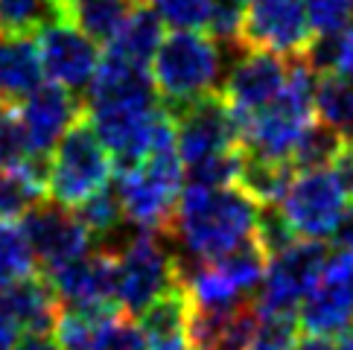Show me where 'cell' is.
Wrapping results in <instances>:
<instances>
[{
    "mask_svg": "<svg viewBox=\"0 0 353 350\" xmlns=\"http://www.w3.org/2000/svg\"><path fill=\"white\" fill-rule=\"evenodd\" d=\"M263 207L243 187H199L181 190L170 236L196 262L222 260L257 240Z\"/></svg>",
    "mask_w": 353,
    "mask_h": 350,
    "instance_id": "obj_1",
    "label": "cell"
},
{
    "mask_svg": "<svg viewBox=\"0 0 353 350\" xmlns=\"http://www.w3.org/2000/svg\"><path fill=\"white\" fill-rule=\"evenodd\" d=\"M222 68L225 61L219 41L199 30H175L161 41L149 73H152L161 103L175 114L216 94Z\"/></svg>",
    "mask_w": 353,
    "mask_h": 350,
    "instance_id": "obj_2",
    "label": "cell"
},
{
    "mask_svg": "<svg viewBox=\"0 0 353 350\" xmlns=\"http://www.w3.org/2000/svg\"><path fill=\"white\" fill-rule=\"evenodd\" d=\"M184 178L187 172L175 146L161 149L134 167H123L117 172L114 190L120 196L125 222H132L137 231L170 234Z\"/></svg>",
    "mask_w": 353,
    "mask_h": 350,
    "instance_id": "obj_3",
    "label": "cell"
},
{
    "mask_svg": "<svg viewBox=\"0 0 353 350\" xmlns=\"http://www.w3.org/2000/svg\"><path fill=\"white\" fill-rule=\"evenodd\" d=\"M111 164L114 158L99 141L97 129L88 114L73 126L50 155L47 196L50 202L77 210L91 196L103 193L111 181Z\"/></svg>",
    "mask_w": 353,
    "mask_h": 350,
    "instance_id": "obj_4",
    "label": "cell"
},
{
    "mask_svg": "<svg viewBox=\"0 0 353 350\" xmlns=\"http://www.w3.org/2000/svg\"><path fill=\"white\" fill-rule=\"evenodd\" d=\"M117 280H120V307L137 316L146 312L161 295L181 286V257L170 251L163 234L134 231L114 248Z\"/></svg>",
    "mask_w": 353,
    "mask_h": 350,
    "instance_id": "obj_5",
    "label": "cell"
},
{
    "mask_svg": "<svg viewBox=\"0 0 353 350\" xmlns=\"http://www.w3.org/2000/svg\"><path fill=\"white\" fill-rule=\"evenodd\" d=\"M172 120H175V149H179L184 172L190 167L205 164V161L243 152V126H239L234 111L225 105L219 91L175 111Z\"/></svg>",
    "mask_w": 353,
    "mask_h": 350,
    "instance_id": "obj_6",
    "label": "cell"
},
{
    "mask_svg": "<svg viewBox=\"0 0 353 350\" xmlns=\"http://www.w3.org/2000/svg\"><path fill=\"white\" fill-rule=\"evenodd\" d=\"M312 44L315 32L310 27L304 0H251L239 35L243 50L298 61L310 56Z\"/></svg>",
    "mask_w": 353,
    "mask_h": 350,
    "instance_id": "obj_7",
    "label": "cell"
},
{
    "mask_svg": "<svg viewBox=\"0 0 353 350\" xmlns=\"http://www.w3.org/2000/svg\"><path fill=\"white\" fill-rule=\"evenodd\" d=\"M327 266V248L312 240H298L283 254L269 260V271L254 298L257 316H295L315 289Z\"/></svg>",
    "mask_w": 353,
    "mask_h": 350,
    "instance_id": "obj_8",
    "label": "cell"
},
{
    "mask_svg": "<svg viewBox=\"0 0 353 350\" xmlns=\"http://www.w3.org/2000/svg\"><path fill=\"white\" fill-rule=\"evenodd\" d=\"M47 283L53 286L59 304L65 309L111 316L120 307V280H117V257L108 248L85 254L59 269L44 271Z\"/></svg>",
    "mask_w": 353,
    "mask_h": 350,
    "instance_id": "obj_9",
    "label": "cell"
},
{
    "mask_svg": "<svg viewBox=\"0 0 353 350\" xmlns=\"http://www.w3.org/2000/svg\"><path fill=\"white\" fill-rule=\"evenodd\" d=\"M347 207V196L336 181L333 169H310L295 172L289 193L281 202L283 216L295 228L301 240L321 243L333 236L339 219Z\"/></svg>",
    "mask_w": 353,
    "mask_h": 350,
    "instance_id": "obj_10",
    "label": "cell"
},
{
    "mask_svg": "<svg viewBox=\"0 0 353 350\" xmlns=\"http://www.w3.org/2000/svg\"><path fill=\"white\" fill-rule=\"evenodd\" d=\"M298 321L315 339H342L353 330V254L333 251L327 257L319 283L298 309Z\"/></svg>",
    "mask_w": 353,
    "mask_h": 350,
    "instance_id": "obj_11",
    "label": "cell"
},
{
    "mask_svg": "<svg viewBox=\"0 0 353 350\" xmlns=\"http://www.w3.org/2000/svg\"><path fill=\"white\" fill-rule=\"evenodd\" d=\"M289 65L292 61L277 59L272 53H257V50H245L234 61L219 94L225 105L236 114L239 126L260 114V111H266L283 94L289 82Z\"/></svg>",
    "mask_w": 353,
    "mask_h": 350,
    "instance_id": "obj_12",
    "label": "cell"
},
{
    "mask_svg": "<svg viewBox=\"0 0 353 350\" xmlns=\"http://www.w3.org/2000/svg\"><path fill=\"white\" fill-rule=\"evenodd\" d=\"M39 56L50 85H59L70 94L91 88L99 65H103L99 44L88 39L79 27H73L68 18L50 23L47 30L39 32Z\"/></svg>",
    "mask_w": 353,
    "mask_h": 350,
    "instance_id": "obj_13",
    "label": "cell"
},
{
    "mask_svg": "<svg viewBox=\"0 0 353 350\" xmlns=\"http://www.w3.org/2000/svg\"><path fill=\"white\" fill-rule=\"evenodd\" d=\"M21 225L27 231L35 260L44 266V271L91 254L94 248V236L88 234L77 210L61 207L56 202H39L32 210L23 214Z\"/></svg>",
    "mask_w": 353,
    "mask_h": 350,
    "instance_id": "obj_14",
    "label": "cell"
},
{
    "mask_svg": "<svg viewBox=\"0 0 353 350\" xmlns=\"http://www.w3.org/2000/svg\"><path fill=\"white\" fill-rule=\"evenodd\" d=\"M18 117L27 137L30 158H50L59 141L85 117L77 94L59 85H41L18 105Z\"/></svg>",
    "mask_w": 353,
    "mask_h": 350,
    "instance_id": "obj_15",
    "label": "cell"
},
{
    "mask_svg": "<svg viewBox=\"0 0 353 350\" xmlns=\"http://www.w3.org/2000/svg\"><path fill=\"white\" fill-rule=\"evenodd\" d=\"M193 301L184 286H175L167 295L141 312V330L149 350H193Z\"/></svg>",
    "mask_w": 353,
    "mask_h": 350,
    "instance_id": "obj_16",
    "label": "cell"
},
{
    "mask_svg": "<svg viewBox=\"0 0 353 350\" xmlns=\"http://www.w3.org/2000/svg\"><path fill=\"white\" fill-rule=\"evenodd\" d=\"M39 44L27 35L0 32V103L21 105L32 91L44 85Z\"/></svg>",
    "mask_w": 353,
    "mask_h": 350,
    "instance_id": "obj_17",
    "label": "cell"
},
{
    "mask_svg": "<svg viewBox=\"0 0 353 350\" xmlns=\"http://www.w3.org/2000/svg\"><path fill=\"white\" fill-rule=\"evenodd\" d=\"M163 39L167 35H163V21L158 18V12L146 0H137L132 15L125 18L123 30L114 35V41L108 44L105 53L120 56L125 61H132V65L152 68V59Z\"/></svg>",
    "mask_w": 353,
    "mask_h": 350,
    "instance_id": "obj_18",
    "label": "cell"
},
{
    "mask_svg": "<svg viewBox=\"0 0 353 350\" xmlns=\"http://www.w3.org/2000/svg\"><path fill=\"white\" fill-rule=\"evenodd\" d=\"M65 18L97 44H111L137 0H61Z\"/></svg>",
    "mask_w": 353,
    "mask_h": 350,
    "instance_id": "obj_19",
    "label": "cell"
},
{
    "mask_svg": "<svg viewBox=\"0 0 353 350\" xmlns=\"http://www.w3.org/2000/svg\"><path fill=\"white\" fill-rule=\"evenodd\" d=\"M292 178H295L292 164L243 155V169H239L236 187H243V190L254 198L260 207H281V202L289 193Z\"/></svg>",
    "mask_w": 353,
    "mask_h": 350,
    "instance_id": "obj_20",
    "label": "cell"
},
{
    "mask_svg": "<svg viewBox=\"0 0 353 350\" xmlns=\"http://www.w3.org/2000/svg\"><path fill=\"white\" fill-rule=\"evenodd\" d=\"M65 21L61 0H0V32L39 35L50 23Z\"/></svg>",
    "mask_w": 353,
    "mask_h": 350,
    "instance_id": "obj_21",
    "label": "cell"
},
{
    "mask_svg": "<svg viewBox=\"0 0 353 350\" xmlns=\"http://www.w3.org/2000/svg\"><path fill=\"white\" fill-rule=\"evenodd\" d=\"M315 120L339 134L353 132V82L339 73H319L315 82Z\"/></svg>",
    "mask_w": 353,
    "mask_h": 350,
    "instance_id": "obj_22",
    "label": "cell"
},
{
    "mask_svg": "<svg viewBox=\"0 0 353 350\" xmlns=\"http://www.w3.org/2000/svg\"><path fill=\"white\" fill-rule=\"evenodd\" d=\"M77 216L82 219L88 234L94 236V243L99 240V243H103V248L114 251V248H117V234H120L123 222H125V214H123L117 190L105 187L103 193L91 196L85 205L77 207Z\"/></svg>",
    "mask_w": 353,
    "mask_h": 350,
    "instance_id": "obj_23",
    "label": "cell"
},
{
    "mask_svg": "<svg viewBox=\"0 0 353 350\" xmlns=\"http://www.w3.org/2000/svg\"><path fill=\"white\" fill-rule=\"evenodd\" d=\"M35 251L18 219L0 222V286L18 283L35 274Z\"/></svg>",
    "mask_w": 353,
    "mask_h": 350,
    "instance_id": "obj_24",
    "label": "cell"
},
{
    "mask_svg": "<svg viewBox=\"0 0 353 350\" xmlns=\"http://www.w3.org/2000/svg\"><path fill=\"white\" fill-rule=\"evenodd\" d=\"M347 146V137L333 132L330 126L315 120L307 129V134L301 137V143L292 155V169L295 172H310V169H330L339 152Z\"/></svg>",
    "mask_w": 353,
    "mask_h": 350,
    "instance_id": "obj_25",
    "label": "cell"
},
{
    "mask_svg": "<svg viewBox=\"0 0 353 350\" xmlns=\"http://www.w3.org/2000/svg\"><path fill=\"white\" fill-rule=\"evenodd\" d=\"M307 59L319 73H339L353 82V23L333 39H315Z\"/></svg>",
    "mask_w": 353,
    "mask_h": 350,
    "instance_id": "obj_26",
    "label": "cell"
},
{
    "mask_svg": "<svg viewBox=\"0 0 353 350\" xmlns=\"http://www.w3.org/2000/svg\"><path fill=\"white\" fill-rule=\"evenodd\" d=\"M114 316V312H111ZM108 316H94V312H79V309H61L56 321V342L61 350H91L97 330Z\"/></svg>",
    "mask_w": 353,
    "mask_h": 350,
    "instance_id": "obj_27",
    "label": "cell"
},
{
    "mask_svg": "<svg viewBox=\"0 0 353 350\" xmlns=\"http://www.w3.org/2000/svg\"><path fill=\"white\" fill-rule=\"evenodd\" d=\"M301 321L295 316H257L248 350H295L301 344Z\"/></svg>",
    "mask_w": 353,
    "mask_h": 350,
    "instance_id": "obj_28",
    "label": "cell"
},
{
    "mask_svg": "<svg viewBox=\"0 0 353 350\" xmlns=\"http://www.w3.org/2000/svg\"><path fill=\"white\" fill-rule=\"evenodd\" d=\"M91 350H149V342L141 330V324H134L129 316H108L97 330V339Z\"/></svg>",
    "mask_w": 353,
    "mask_h": 350,
    "instance_id": "obj_29",
    "label": "cell"
},
{
    "mask_svg": "<svg viewBox=\"0 0 353 350\" xmlns=\"http://www.w3.org/2000/svg\"><path fill=\"white\" fill-rule=\"evenodd\" d=\"M315 39H333L345 32L353 18V0H304Z\"/></svg>",
    "mask_w": 353,
    "mask_h": 350,
    "instance_id": "obj_30",
    "label": "cell"
},
{
    "mask_svg": "<svg viewBox=\"0 0 353 350\" xmlns=\"http://www.w3.org/2000/svg\"><path fill=\"white\" fill-rule=\"evenodd\" d=\"M158 12L163 23L175 30H201L208 27L213 0H146Z\"/></svg>",
    "mask_w": 353,
    "mask_h": 350,
    "instance_id": "obj_31",
    "label": "cell"
},
{
    "mask_svg": "<svg viewBox=\"0 0 353 350\" xmlns=\"http://www.w3.org/2000/svg\"><path fill=\"white\" fill-rule=\"evenodd\" d=\"M301 236L295 234L292 225H289L281 207H263L260 225H257V245L263 248V254L274 260L277 254H283L286 248H292Z\"/></svg>",
    "mask_w": 353,
    "mask_h": 350,
    "instance_id": "obj_32",
    "label": "cell"
},
{
    "mask_svg": "<svg viewBox=\"0 0 353 350\" xmlns=\"http://www.w3.org/2000/svg\"><path fill=\"white\" fill-rule=\"evenodd\" d=\"M243 18H245V6L243 0H213L210 18H208V35L213 41L225 44H236L239 47V35H243Z\"/></svg>",
    "mask_w": 353,
    "mask_h": 350,
    "instance_id": "obj_33",
    "label": "cell"
},
{
    "mask_svg": "<svg viewBox=\"0 0 353 350\" xmlns=\"http://www.w3.org/2000/svg\"><path fill=\"white\" fill-rule=\"evenodd\" d=\"M30 158L27 137L18 117V105L0 103V167H15Z\"/></svg>",
    "mask_w": 353,
    "mask_h": 350,
    "instance_id": "obj_34",
    "label": "cell"
},
{
    "mask_svg": "<svg viewBox=\"0 0 353 350\" xmlns=\"http://www.w3.org/2000/svg\"><path fill=\"white\" fill-rule=\"evenodd\" d=\"M333 175H336V181L342 184V190H345V196L353 202V146L347 143L342 152H339V158L333 161Z\"/></svg>",
    "mask_w": 353,
    "mask_h": 350,
    "instance_id": "obj_35",
    "label": "cell"
},
{
    "mask_svg": "<svg viewBox=\"0 0 353 350\" xmlns=\"http://www.w3.org/2000/svg\"><path fill=\"white\" fill-rule=\"evenodd\" d=\"M333 248L336 251H345V254H353V202L345 207L342 219H339L336 231H333Z\"/></svg>",
    "mask_w": 353,
    "mask_h": 350,
    "instance_id": "obj_36",
    "label": "cell"
},
{
    "mask_svg": "<svg viewBox=\"0 0 353 350\" xmlns=\"http://www.w3.org/2000/svg\"><path fill=\"white\" fill-rule=\"evenodd\" d=\"M18 333H21L18 321L12 318L9 307L3 304V298H0V350H12V347H15L18 344Z\"/></svg>",
    "mask_w": 353,
    "mask_h": 350,
    "instance_id": "obj_37",
    "label": "cell"
},
{
    "mask_svg": "<svg viewBox=\"0 0 353 350\" xmlns=\"http://www.w3.org/2000/svg\"><path fill=\"white\" fill-rule=\"evenodd\" d=\"M12 350H61V347L56 342V336L50 333H23Z\"/></svg>",
    "mask_w": 353,
    "mask_h": 350,
    "instance_id": "obj_38",
    "label": "cell"
},
{
    "mask_svg": "<svg viewBox=\"0 0 353 350\" xmlns=\"http://www.w3.org/2000/svg\"><path fill=\"white\" fill-rule=\"evenodd\" d=\"M295 350H336V344L330 339H315V336H307V339H301V344Z\"/></svg>",
    "mask_w": 353,
    "mask_h": 350,
    "instance_id": "obj_39",
    "label": "cell"
},
{
    "mask_svg": "<svg viewBox=\"0 0 353 350\" xmlns=\"http://www.w3.org/2000/svg\"><path fill=\"white\" fill-rule=\"evenodd\" d=\"M336 350H353V330H347L342 339H339V347Z\"/></svg>",
    "mask_w": 353,
    "mask_h": 350,
    "instance_id": "obj_40",
    "label": "cell"
},
{
    "mask_svg": "<svg viewBox=\"0 0 353 350\" xmlns=\"http://www.w3.org/2000/svg\"><path fill=\"white\" fill-rule=\"evenodd\" d=\"M350 141H353V137H350ZM350 146H353V143H350Z\"/></svg>",
    "mask_w": 353,
    "mask_h": 350,
    "instance_id": "obj_41",
    "label": "cell"
}]
</instances>
